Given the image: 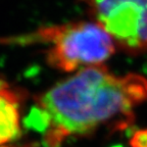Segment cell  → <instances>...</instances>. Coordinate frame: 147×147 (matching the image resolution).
<instances>
[{
  "mask_svg": "<svg viewBox=\"0 0 147 147\" xmlns=\"http://www.w3.org/2000/svg\"><path fill=\"white\" fill-rule=\"evenodd\" d=\"M147 100V79L117 76L100 65L80 69L45 92L38 113L46 143L56 147L71 136L90 134L115 119L131 115Z\"/></svg>",
  "mask_w": 147,
  "mask_h": 147,
  "instance_id": "obj_1",
  "label": "cell"
},
{
  "mask_svg": "<svg viewBox=\"0 0 147 147\" xmlns=\"http://www.w3.org/2000/svg\"><path fill=\"white\" fill-rule=\"evenodd\" d=\"M41 37L50 43L48 63L65 73L101 65L115 52L113 39L97 23L80 22L47 28L41 31Z\"/></svg>",
  "mask_w": 147,
  "mask_h": 147,
  "instance_id": "obj_2",
  "label": "cell"
},
{
  "mask_svg": "<svg viewBox=\"0 0 147 147\" xmlns=\"http://www.w3.org/2000/svg\"><path fill=\"white\" fill-rule=\"evenodd\" d=\"M95 22L129 52L147 50V0H82Z\"/></svg>",
  "mask_w": 147,
  "mask_h": 147,
  "instance_id": "obj_3",
  "label": "cell"
},
{
  "mask_svg": "<svg viewBox=\"0 0 147 147\" xmlns=\"http://www.w3.org/2000/svg\"><path fill=\"white\" fill-rule=\"evenodd\" d=\"M22 98L18 90L0 80V147H8L21 136Z\"/></svg>",
  "mask_w": 147,
  "mask_h": 147,
  "instance_id": "obj_4",
  "label": "cell"
},
{
  "mask_svg": "<svg viewBox=\"0 0 147 147\" xmlns=\"http://www.w3.org/2000/svg\"><path fill=\"white\" fill-rule=\"evenodd\" d=\"M132 147H147V131L138 132L132 140Z\"/></svg>",
  "mask_w": 147,
  "mask_h": 147,
  "instance_id": "obj_5",
  "label": "cell"
}]
</instances>
